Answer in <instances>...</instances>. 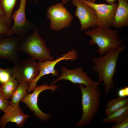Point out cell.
I'll return each mask as SVG.
<instances>
[{"instance_id": "cell-16", "label": "cell", "mask_w": 128, "mask_h": 128, "mask_svg": "<svg viewBox=\"0 0 128 128\" xmlns=\"http://www.w3.org/2000/svg\"><path fill=\"white\" fill-rule=\"evenodd\" d=\"M107 117L101 119L103 123L116 124L128 118V105Z\"/></svg>"}, {"instance_id": "cell-25", "label": "cell", "mask_w": 128, "mask_h": 128, "mask_svg": "<svg viewBox=\"0 0 128 128\" xmlns=\"http://www.w3.org/2000/svg\"><path fill=\"white\" fill-rule=\"evenodd\" d=\"M111 128H128V118L111 127Z\"/></svg>"}, {"instance_id": "cell-22", "label": "cell", "mask_w": 128, "mask_h": 128, "mask_svg": "<svg viewBox=\"0 0 128 128\" xmlns=\"http://www.w3.org/2000/svg\"><path fill=\"white\" fill-rule=\"evenodd\" d=\"M10 105V101L4 96L0 90V110L4 112Z\"/></svg>"}, {"instance_id": "cell-8", "label": "cell", "mask_w": 128, "mask_h": 128, "mask_svg": "<svg viewBox=\"0 0 128 128\" xmlns=\"http://www.w3.org/2000/svg\"><path fill=\"white\" fill-rule=\"evenodd\" d=\"M78 57L77 51L75 49H73L66 53L61 55L55 59L53 60H47L43 62H39L40 66V73L36 78L30 84L27 90V93L29 94L37 86V82L43 76L50 74L54 77L58 76L59 72L55 69V67L59 62L63 60L74 61L77 59Z\"/></svg>"}, {"instance_id": "cell-15", "label": "cell", "mask_w": 128, "mask_h": 128, "mask_svg": "<svg viewBox=\"0 0 128 128\" xmlns=\"http://www.w3.org/2000/svg\"><path fill=\"white\" fill-rule=\"evenodd\" d=\"M113 26L120 29L128 25V0H118Z\"/></svg>"}, {"instance_id": "cell-10", "label": "cell", "mask_w": 128, "mask_h": 128, "mask_svg": "<svg viewBox=\"0 0 128 128\" xmlns=\"http://www.w3.org/2000/svg\"><path fill=\"white\" fill-rule=\"evenodd\" d=\"M23 37L15 35L6 37L0 34V58L14 64L20 61L19 47Z\"/></svg>"}, {"instance_id": "cell-24", "label": "cell", "mask_w": 128, "mask_h": 128, "mask_svg": "<svg viewBox=\"0 0 128 128\" xmlns=\"http://www.w3.org/2000/svg\"><path fill=\"white\" fill-rule=\"evenodd\" d=\"M119 97H127L128 96V87L126 86L119 89L117 92Z\"/></svg>"}, {"instance_id": "cell-23", "label": "cell", "mask_w": 128, "mask_h": 128, "mask_svg": "<svg viewBox=\"0 0 128 128\" xmlns=\"http://www.w3.org/2000/svg\"><path fill=\"white\" fill-rule=\"evenodd\" d=\"M9 28L5 15H0V34H3Z\"/></svg>"}, {"instance_id": "cell-18", "label": "cell", "mask_w": 128, "mask_h": 128, "mask_svg": "<svg viewBox=\"0 0 128 128\" xmlns=\"http://www.w3.org/2000/svg\"><path fill=\"white\" fill-rule=\"evenodd\" d=\"M128 105L127 97L117 98L110 101L106 105L105 114L107 116Z\"/></svg>"}, {"instance_id": "cell-4", "label": "cell", "mask_w": 128, "mask_h": 128, "mask_svg": "<svg viewBox=\"0 0 128 128\" xmlns=\"http://www.w3.org/2000/svg\"><path fill=\"white\" fill-rule=\"evenodd\" d=\"M19 49L20 52L25 53L31 59L39 62L55 59L51 55V50L47 48L45 40L39 35L38 27L29 35L23 37Z\"/></svg>"}, {"instance_id": "cell-26", "label": "cell", "mask_w": 128, "mask_h": 128, "mask_svg": "<svg viewBox=\"0 0 128 128\" xmlns=\"http://www.w3.org/2000/svg\"><path fill=\"white\" fill-rule=\"evenodd\" d=\"M108 4H112L114 3V2L116 0H105Z\"/></svg>"}, {"instance_id": "cell-2", "label": "cell", "mask_w": 128, "mask_h": 128, "mask_svg": "<svg viewBox=\"0 0 128 128\" xmlns=\"http://www.w3.org/2000/svg\"><path fill=\"white\" fill-rule=\"evenodd\" d=\"M100 83L84 87L83 85L79 84L82 93L81 104L82 114L77 127H83L89 124L97 114L100 106L101 94L99 89Z\"/></svg>"}, {"instance_id": "cell-13", "label": "cell", "mask_w": 128, "mask_h": 128, "mask_svg": "<svg viewBox=\"0 0 128 128\" xmlns=\"http://www.w3.org/2000/svg\"><path fill=\"white\" fill-rule=\"evenodd\" d=\"M62 73L55 80L52 82L50 85H53L62 80H67L73 84H82L89 86L96 84L88 76L87 72L84 71L82 68H77L73 69H69L63 66L61 68Z\"/></svg>"}, {"instance_id": "cell-27", "label": "cell", "mask_w": 128, "mask_h": 128, "mask_svg": "<svg viewBox=\"0 0 128 128\" xmlns=\"http://www.w3.org/2000/svg\"><path fill=\"white\" fill-rule=\"evenodd\" d=\"M0 15H5L4 12L0 6Z\"/></svg>"}, {"instance_id": "cell-5", "label": "cell", "mask_w": 128, "mask_h": 128, "mask_svg": "<svg viewBox=\"0 0 128 128\" xmlns=\"http://www.w3.org/2000/svg\"><path fill=\"white\" fill-rule=\"evenodd\" d=\"M26 0H20L18 9L12 14L11 19L14 21L12 27L9 28L3 35L8 37L13 35L23 37L28 35L29 32L34 30V23L27 20L26 18L25 9Z\"/></svg>"}, {"instance_id": "cell-21", "label": "cell", "mask_w": 128, "mask_h": 128, "mask_svg": "<svg viewBox=\"0 0 128 128\" xmlns=\"http://www.w3.org/2000/svg\"><path fill=\"white\" fill-rule=\"evenodd\" d=\"M12 74V69L0 68V84H2L8 81Z\"/></svg>"}, {"instance_id": "cell-1", "label": "cell", "mask_w": 128, "mask_h": 128, "mask_svg": "<svg viewBox=\"0 0 128 128\" xmlns=\"http://www.w3.org/2000/svg\"><path fill=\"white\" fill-rule=\"evenodd\" d=\"M125 47V45L121 46L116 49L108 50L103 56L92 58L93 69L99 75L97 82L100 83L103 82L106 95L115 86L113 78L116 73L118 59Z\"/></svg>"}, {"instance_id": "cell-17", "label": "cell", "mask_w": 128, "mask_h": 128, "mask_svg": "<svg viewBox=\"0 0 128 128\" xmlns=\"http://www.w3.org/2000/svg\"><path fill=\"white\" fill-rule=\"evenodd\" d=\"M29 85L23 83H19L11 96V100L10 101L11 105L19 106L20 101L28 94L27 91Z\"/></svg>"}, {"instance_id": "cell-14", "label": "cell", "mask_w": 128, "mask_h": 128, "mask_svg": "<svg viewBox=\"0 0 128 128\" xmlns=\"http://www.w3.org/2000/svg\"><path fill=\"white\" fill-rule=\"evenodd\" d=\"M4 112V115L0 118V126L2 128L9 122L14 123L17 127H21L30 117L24 113L19 106L10 105Z\"/></svg>"}, {"instance_id": "cell-3", "label": "cell", "mask_w": 128, "mask_h": 128, "mask_svg": "<svg viewBox=\"0 0 128 128\" xmlns=\"http://www.w3.org/2000/svg\"><path fill=\"white\" fill-rule=\"evenodd\" d=\"M86 34L91 39L89 41L91 45H97V52L100 56L111 49H116L121 46L123 40H120L118 31L105 27H95L86 31Z\"/></svg>"}, {"instance_id": "cell-11", "label": "cell", "mask_w": 128, "mask_h": 128, "mask_svg": "<svg viewBox=\"0 0 128 128\" xmlns=\"http://www.w3.org/2000/svg\"><path fill=\"white\" fill-rule=\"evenodd\" d=\"M56 85H49L47 83L36 86L34 88L33 92L27 95L21 101L25 103L32 111L34 112V115L39 119L43 121L49 120L51 116V114H45L42 111L38 105V99L39 94L43 91L47 90H51L53 92L58 88Z\"/></svg>"}, {"instance_id": "cell-12", "label": "cell", "mask_w": 128, "mask_h": 128, "mask_svg": "<svg viewBox=\"0 0 128 128\" xmlns=\"http://www.w3.org/2000/svg\"><path fill=\"white\" fill-rule=\"evenodd\" d=\"M72 3L76 7L75 15L79 20L81 30L96 27V17L94 10L81 0H72Z\"/></svg>"}, {"instance_id": "cell-6", "label": "cell", "mask_w": 128, "mask_h": 128, "mask_svg": "<svg viewBox=\"0 0 128 128\" xmlns=\"http://www.w3.org/2000/svg\"><path fill=\"white\" fill-rule=\"evenodd\" d=\"M11 77L19 83L30 84L38 75L40 71L39 63L31 58H26L15 64Z\"/></svg>"}, {"instance_id": "cell-9", "label": "cell", "mask_w": 128, "mask_h": 128, "mask_svg": "<svg viewBox=\"0 0 128 128\" xmlns=\"http://www.w3.org/2000/svg\"><path fill=\"white\" fill-rule=\"evenodd\" d=\"M81 0L94 10L96 17V26L109 28L113 26L118 3L110 4H98Z\"/></svg>"}, {"instance_id": "cell-7", "label": "cell", "mask_w": 128, "mask_h": 128, "mask_svg": "<svg viewBox=\"0 0 128 128\" xmlns=\"http://www.w3.org/2000/svg\"><path fill=\"white\" fill-rule=\"evenodd\" d=\"M47 17L50 21L51 29L55 31L68 27L71 25L73 16L61 3L49 7Z\"/></svg>"}, {"instance_id": "cell-19", "label": "cell", "mask_w": 128, "mask_h": 128, "mask_svg": "<svg viewBox=\"0 0 128 128\" xmlns=\"http://www.w3.org/2000/svg\"><path fill=\"white\" fill-rule=\"evenodd\" d=\"M16 1L17 0H0V6L4 12L7 24L9 28L11 27L12 22L11 17Z\"/></svg>"}, {"instance_id": "cell-29", "label": "cell", "mask_w": 128, "mask_h": 128, "mask_svg": "<svg viewBox=\"0 0 128 128\" xmlns=\"http://www.w3.org/2000/svg\"><path fill=\"white\" fill-rule=\"evenodd\" d=\"M85 0L90 2H95L96 0Z\"/></svg>"}, {"instance_id": "cell-20", "label": "cell", "mask_w": 128, "mask_h": 128, "mask_svg": "<svg viewBox=\"0 0 128 128\" xmlns=\"http://www.w3.org/2000/svg\"><path fill=\"white\" fill-rule=\"evenodd\" d=\"M15 78L11 77L7 82L0 86V90L4 96L8 100L11 98L13 93L18 86Z\"/></svg>"}, {"instance_id": "cell-28", "label": "cell", "mask_w": 128, "mask_h": 128, "mask_svg": "<svg viewBox=\"0 0 128 128\" xmlns=\"http://www.w3.org/2000/svg\"><path fill=\"white\" fill-rule=\"evenodd\" d=\"M70 0H61V3L63 5L65 4Z\"/></svg>"}, {"instance_id": "cell-30", "label": "cell", "mask_w": 128, "mask_h": 128, "mask_svg": "<svg viewBox=\"0 0 128 128\" xmlns=\"http://www.w3.org/2000/svg\"><path fill=\"white\" fill-rule=\"evenodd\" d=\"M39 0H34L35 1V2H37L39 1Z\"/></svg>"}]
</instances>
